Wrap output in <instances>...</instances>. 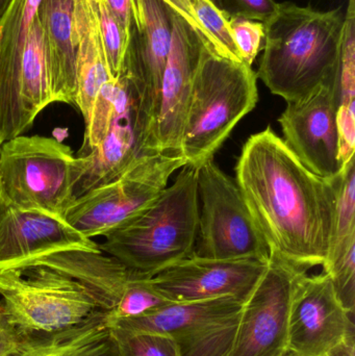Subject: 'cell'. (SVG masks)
<instances>
[{
	"label": "cell",
	"mask_w": 355,
	"mask_h": 356,
	"mask_svg": "<svg viewBox=\"0 0 355 356\" xmlns=\"http://www.w3.org/2000/svg\"><path fill=\"white\" fill-rule=\"evenodd\" d=\"M340 154L348 162L355 154V17L346 16L342 35L337 113Z\"/></svg>",
	"instance_id": "603a6c76"
},
{
	"label": "cell",
	"mask_w": 355,
	"mask_h": 356,
	"mask_svg": "<svg viewBox=\"0 0 355 356\" xmlns=\"http://www.w3.org/2000/svg\"><path fill=\"white\" fill-rule=\"evenodd\" d=\"M23 266H44L76 280L93 297L106 321L120 305L129 284L138 274L100 250L60 251L17 267Z\"/></svg>",
	"instance_id": "ac0fdd59"
},
{
	"label": "cell",
	"mask_w": 355,
	"mask_h": 356,
	"mask_svg": "<svg viewBox=\"0 0 355 356\" xmlns=\"http://www.w3.org/2000/svg\"><path fill=\"white\" fill-rule=\"evenodd\" d=\"M258 102V76L251 66L204 47L181 135L179 154L187 166L197 169L213 160Z\"/></svg>",
	"instance_id": "277c9868"
},
{
	"label": "cell",
	"mask_w": 355,
	"mask_h": 356,
	"mask_svg": "<svg viewBox=\"0 0 355 356\" xmlns=\"http://www.w3.org/2000/svg\"><path fill=\"white\" fill-rule=\"evenodd\" d=\"M2 145V140H1V138H0V146Z\"/></svg>",
	"instance_id": "b9f144b4"
},
{
	"label": "cell",
	"mask_w": 355,
	"mask_h": 356,
	"mask_svg": "<svg viewBox=\"0 0 355 356\" xmlns=\"http://www.w3.org/2000/svg\"><path fill=\"white\" fill-rule=\"evenodd\" d=\"M279 10L274 0H225V12L266 23Z\"/></svg>",
	"instance_id": "1f68e13d"
},
{
	"label": "cell",
	"mask_w": 355,
	"mask_h": 356,
	"mask_svg": "<svg viewBox=\"0 0 355 356\" xmlns=\"http://www.w3.org/2000/svg\"><path fill=\"white\" fill-rule=\"evenodd\" d=\"M219 10H225V0H210Z\"/></svg>",
	"instance_id": "f35d334b"
},
{
	"label": "cell",
	"mask_w": 355,
	"mask_h": 356,
	"mask_svg": "<svg viewBox=\"0 0 355 356\" xmlns=\"http://www.w3.org/2000/svg\"><path fill=\"white\" fill-rule=\"evenodd\" d=\"M268 261L192 255L156 274L152 282L171 302L231 296L244 303L266 271Z\"/></svg>",
	"instance_id": "9a60e30c"
},
{
	"label": "cell",
	"mask_w": 355,
	"mask_h": 356,
	"mask_svg": "<svg viewBox=\"0 0 355 356\" xmlns=\"http://www.w3.org/2000/svg\"><path fill=\"white\" fill-rule=\"evenodd\" d=\"M243 302L231 296L170 305L108 327L167 334L177 356H229Z\"/></svg>",
	"instance_id": "9c48e42d"
},
{
	"label": "cell",
	"mask_w": 355,
	"mask_h": 356,
	"mask_svg": "<svg viewBox=\"0 0 355 356\" xmlns=\"http://www.w3.org/2000/svg\"><path fill=\"white\" fill-rule=\"evenodd\" d=\"M20 334L6 322L0 303V356H6L16 347Z\"/></svg>",
	"instance_id": "e575fe53"
},
{
	"label": "cell",
	"mask_w": 355,
	"mask_h": 356,
	"mask_svg": "<svg viewBox=\"0 0 355 356\" xmlns=\"http://www.w3.org/2000/svg\"><path fill=\"white\" fill-rule=\"evenodd\" d=\"M110 328L120 356H177L176 345L167 334Z\"/></svg>",
	"instance_id": "f1b7e54d"
},
{
	"label": "cell",
	"mask_w": 355,
	"mask_h": 356,
	"mask_svg": "<svg viewBox=\"0 0 355 356\" xmlns=\"http://www.w3.org/2000/svg\"><path fill=\"white\" fill-rule=\"evenodd\" d=\"M6 356H120L104 314L76 327L50 334H20Z\"/></svg>",
	"instance_id": "44dd1931"
},
{
	"label": "cell",
	"mask_w": 355,
	"mask_h": 356,
	"mask_svg": "<svg viewBox=\"0 0 355 356\" xmlns=\"http://www.w3.org/2000/svg\"><path fill=\"white\" fill-rule=\"evenodd\" d=\"M199 219L197 169L185 166L142 213L104 234L99 250L152 278L192 257Z\"/></svg>",
	"instance_id": "3957f363"
},
{
	"label": "cell",
	"mask_w": 355,
	"mask_h": 356,
	"mask_svg": "<svg viewBox=\"0 0 355 356\" xmlns=\"http://www.w3.org/2000/svg\"><path fill=\"white\" fill-rule=\"evenodd\" d=\"M66 250H99L64 218L47 211L0 204V270Z\"/></svg>",
	"instance_id": "2e32d148"
},
{
	"label": "cell",
	"mask_w": 355,
	"mask_h": 356,
	"mask_svg": "<svg viewBox=\"0 0 355 356\" xmlns=\"http://www.w3.org/2000/svg\"><path fill=\"white\" fill-rule=\"evenodd\" d=\"M0 296L19 334L63 332L104 314L79 282L44 266L0 270Z\"/></svg>",
	"instance_id": "8992f818"
},
{
	"label": "cell",
	"mask_w": 355,
	"mask_h": 356,
	"mask_svg": "<svg viewBox=\"0 0 355 356\" xmlns=\"http://www.w3.org/2000/svg\"><path fill=\"white\" fill-rule=\"evenodd\" d=\"M173 12L176 13L181 18L185 19L196 31L199 33V35L204 38V41L210 46L213 51L218 54V48L216 44L213 41L212 38L210 37L206 29L202 27L198 21L197 16H196L195 10L193 8V0H163Z\"/></svg>",
	"instance_id": "d6a6232c"
},
{
	"label": "cell",
	"mask_w": 355,
	"mask_h": 356,
	"mask_svg": "<svg viewBox=\"0 0 355 356\" xmlns=\"http://www.w3.org/2000/svg\"><path fill=\"white\" fill-rule=\"evenodd\" d=\"M193 8L200 24L216 44L219 56L243 63L236 46L229 14L219 10L210 0H193Z\"/></svg>",
	"instance_id": "4316f807"
},
{
	"label": "cell",
	"mask_w": 355,
	"mask_h": 356,
	"mask_svg": "<svg viewBox=\"0 0 355 356\" xmlns=\"http://www.w3.org/2000/svg\"><path fill=\"white\" fill-rule=\"evenodd\" d=\"M345 15L292 2L279 3L265 24L264 54L256 76L271 93L294 102L339 74Z\"/></svg>",
	"instance_id": "7a4b0ae2"
},
{
	"label": "cell",
	"mask_w": 355,
	"mask_h": 356,
	"mask_svg": "<svg viewBox=\"0 0 355 356\" xmlns=\"http://www.w3.org/2000/svg\"><path fill=\"white\" fill-rule=\"evenodd\" d=\"M41 0H12L0 16V127L14 106L29 29Z\"/></svg>",
	"instance_id": "7402d4cb"
},
{
	"label": "cell",
	"mask_w": 355,
	"mask_h": 356,
	"mask_svg": "<svg viewBox=\"0 0 355 356\" xmlns=\"http://www.w3.org/2000/svg\"><path fill=\"white\" fill-rule=\"evenodd\" d=\"M12 0H0V16L6 12Z\"/></svg>",
	"instance_id": "74e56055"
},
{
	"label": "cell",
	"mask_w": 355,
	"mask_h": 356,
	"mask_svg": "<svg viewBox=\"0 0 355 356\" xmlns=\"http://www.w3.org/2000/svg\"><path fill=\"white\" fill-rule=\"evenodd\" d=\"M197 191L199 219L193 255L268 261L270 251L237 184L214 161L197 168Z\"/></svg>",
	"instance_id": "ba28073f"
},
{
	"label": "cell",
	"mask_w": 355,
	"mask_h": 356,
	"mask_svg": "<svg viewBox=\"0 0 355 356\" xmlns=\"http://www.w3.org/2000/svg\"><path fill=\"white\" fill-rule=\"evenodd\" d=\"M354 328L327 274L298 278L289 316L288 349L296 356H322Z\"/></svg>",
	"instance_id": "5bb4252c"
},
{
	"label": "cell",
	"mask_w": 355,
	"mask_h": 356,
	"mask_svg": "<svg viewBox=\"0 0 355 356\" xmlns=\"http://www.w3.org/2000/svg\"><path fill=\"white\" fill-rule=\"evenodd\" d=\"M115 20L129 37L133 22V0H104Z\"/></svg>",
	"instance_id": "836d02e7"
},
{
	"label": "cell",
	"mask_w": 355,
	"mask_h": 356,
	"mask_svg": "<svg viewBox=\"0 0 355 356\" xmlns=\"http://www.w3.org/2000/svg\"><path fill=\"white\" fill-rule=\"evenodd\" d=\"M133 94V87L124 73L102 86L94 100L89 118L85 121V149L91 152L101 143L113 119Z\"/></svg>",
	"instance_id": "d4e9b609"
},
{
	"label": "cell",
	"mask_w": 355,
	"mask_h": 356,
	"mask_svg": "<svg viewBox=\"0 0 355 356\" xmlns=\"http://www.w3.org/2000/svg\"><path fill=\"white\" fill-rule=\"evenodd\" d=\"M37 18L45 45L53 102L74 104L76 95L74 0H41Z\"/></svg>",
	"instance_id": "d6986e66"
},
{
	"label": "cell",
	"mask_w": 355,
	"mask_h": 356,
	"mask_svg": "<svg viewBox=\"0 0 355 356\" xmlns=\"http://www.w3.org/2000/svg\"><path fill=\"white\" fill-rule=\"evenodd\" d=\"M76 43L75 106L85 121L104 83L113 79L106 64L99 25L91 0H74Z\"/></svg>",
	"instance_id": "ffe728a7"
},
{
	"label": "cell",
	"mask_w": 355,
	"mask_h": 356,
	"mask_svg": "<svg viewBox=\"0 0 355 356\" xmlns=\"http://www.w3.org/2000/svg\"><path fill=\"white\" fill-rule=\"evenodd\" d=\"M286 356H296V355H294L293 353H290V351H289V353H288L287 355H286Z\"/></svg>",
	"instance_id": "60d3db41"
},
{
	"label": "cell",
	"mask_w": 355,
	"mask_h": 356,
	"mask_svg": "<svg viewBox=\"0 0 355 356\" xmlns=\"http://www.w3.org/2000/svg\"><path fill=\"white\" fill-rule=\"evenodd\" d=\"M322 356H355V330L352 328L345 338Z\"/></svg>",
	"instance_id": "d590c367"
},
{
	"label": "cell",
	"mask_w": 355,
	"mask_h": 356,
	"mask_svg": "<svg viewBox=\"0 0 355 356\" xmlns=\"http://www.w3.org/2000/svg\"><path fill=\"white\" fill-rule=\"evenodd\" d=\"M97 17L106 64L113 79H118L123 71L129 37L121 29L104 0H91Z\"/></svg>",
	"instance_id": "83f0119b"
},
{
	"label": "cell",
	"mask_w": 355,
	"mask_h": 356,
	"mask_svg": "<svg viewBox=\"0 0 355 356\" xmlns=\"http://www.w3.org/2000/svg\"><path fill=\"white\" fill-rule=\"evenodd\" d=\"M346 16L355 17V0H348L347 13Z\"/></svg>",
	"instance_id": "8d00e7d4"
},
{
	"label": "cell",
	"mask_w": 355,
	"mask_h": 356,
	"mask_svg": "<svg viewBox=\"0 0 355 356\" xmlns=\"http://www.w3.org/2000/svg\"><path fill=\"white\" fill-rule=\"evenodd\" d=\"M304 270L270 254L266 271L243 303L229 356H286L296 282Z\"/></svg>",
	"instance_id": "8fae6325"
},
{
	"label": "cell",
	"mask_w": 355,
	"mask_h": 356,
	"mask_svg": "<svg viewBox=\"0 0 355 356\" xmlns=\"http://www.w3.org/2000/svg\"><path fill=\"white\" fill-rule=\"evenodd\" d=\"M206 46L210 47L199 33L174 13L152 135L154 154H179L194 76Z\"/></svg>",
	"instance_id": "4fadbf2b"
},
{
	"label": "cell",
	"mask_w": 355,
	"mask_h": 356,
	"mask_svg": "<svg viewBox=\"0 0 355 356\" xmlns=\"http://www.w3.org/2000/svg\"><path fill=\"white\" fill-rule=\"evenodd\" d=\"M185 166L179 154H148L118 177L75 197L63 218L87 238L104 236L149 207Z\"/></svg>",
	"instance_id": "52a82bcc"
},
{
	"label": "cell",
	"mask_w": 355,
	"mask_h": 356,
	"mask_svg": "<svg viewBox=\"0 0 355 356\" xmlns=\"http://www.w3.org/2000/svg\"><path fill=\"white\" fill-rule=\"evenodd\" d=\"M170 303L171 301L165 298L154 286L152 278L137 274L129 284L120 305L106 323L110 326L121 320L144 317Z\"/></svg>",
	"instance_id": "484cf974"
},
{
	"label": "cell",
	"mask_w": 355,
	"mask_h": 356,
	"mask_svg": "<svg viewBox=\"0 0 355 356\" xmlns=\"http://www.w3.org/2000/svg\"><path fill=\"white\" fill-rule=\"evenodd\" d=\"M173 14L163 0H133V22L122 73L135 92L150 154H154L152 135L163 74L170 54Z\"/></svg>",
	"instance_id": "30bf717a"
},
{
	"label": "cell",
	"mask_w": 355,
	"mask_h": 356,
	"mask_svg": "<svg viewBox=\"0 0 355 356\" xmlns=\"http://www.w3.org/2000/svg\"><path fill=\"white\" fill-rule=\"evenodd\" d=\"M3 202V198H2L1 191H0V203Z\"/></svg>",
	"instance_id": "ab89813d"
},
{
	"label": "cell",
	"mask_w": 355,
	"mask_h": 356,
	"mask_svg": "<svg viewBox=\"0 0 355 356\" xmlns=\"http://www.w3.org/2000/svg\"><path fill=\"white\" fill-rule=\"evenodd\" d=\"M83 175V158L52 138L19 136L0 146V191L14 207L63 217Z\"/></svg>",
	"instance_id": "5b68a950"
},
{
	"label": "cell",
	"mask_w": 355,
	"mask_h": 356,
	"mask_svg": "<svg viewBox=\"0 0 355 356\" xmlns=\"http://www.w3.org/2000/svg\"><path fill=\"white\" fill-rule=\"evenodd\" d=\"M339 74L304 99L288 102L279 117L283 140L302 164L318 177L333 179L342 169L337 113Z\"/></svg>",
	"instance_id": "7c38bea8"
},
{
	"label": "cell",
	"mask_w": 355,
	"mask_h": 356,
	"mask_svg": "<svg viewBox=\"0 0 355 356\" xmlns=\"http://www.w3.org/2000/svg\"><path fill=\"white\" fill-rule=\"evenodd\" d=\"M333 180L336 195L335 221L331 248L323 266L331 263L355 245L354 158L349 161Z\"/></svg>",
	"instance_id": "cb8c5ba5"
},
{
	"label": "cell",
	"mask_w": 355,
	"mask_h": 356,
	"mask_svg": "<svg viewBox=\"0 0 355 356\" xmlns=\"http://www.w3.org/2000/svg\"><path fill=\"white\" fill-rule=\"evenodd\" d=\"M323 273L333 282L336 294L346 311L354 315L355 307V245L343 254L323 266Z\"/></svg>",
	"instance_id": "f546056e"
},
{
	"label": "cell",
	"mask_w": 355,
	"mask_h": 356,
	"mask_svg": "<svg viewBox=\"0 0 355 356\" xmlns=\"http://www.w3.org/2000/svg\"><path fill=\"white\" fill-rule=\"evenodd\" d=\"M229 20L242 62L252 66L264 48V23L237 14L229 15Z\"/></svg>",
	"instance_id": "4dcf8cb0"
},
{
	"label": "cell",
	"mask_w": 355,
	"mask_h": 356,
	"mask_svg": "<svg viewBox=\"0 0 355 356\" xmlns=\"http://www.w3.org/2000/svg\"><path fill=\"white\" fill-rule=\"evenodd\" d=\"M0 204H1V203H0Z\"/></svg>",
	"instance_id": "7bdbcfd3"
},
{
	"label": "cell",
	"mask_w": 355,
	"mask_h": 356,
	"mask_svg": "<svg viewBox=\"0 0 355 356\" xmlns=\"http://www.w3.org/2000/svg\"><path fill=\"white\" fill-rule=\"evenodd\" d=\"M148 154H154L148 150L147 133L133 92L113 119L101 143L87 154H79L85 163V175L75 197L118 177Z\"/></svg>",
	"instance_id": "e0dca14e"
},
{
	"label": "cell",
	"mask_w": 355,
	"mask_h": 356,
	"mask_svg": "<svg viewBox=\"0 0 355 356\" xmlns=\"http://www.w3.org/2000/svg\"><path fill=\"white\" fill-rule=\"evenodd\" d=\"M236 184L270 254L308 272L323 266L335 221V184L308 170L267 127L244 144Z\"/></svg>",
	"instance_id": "6da1fadb"
}]
</instances>
